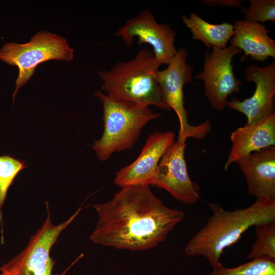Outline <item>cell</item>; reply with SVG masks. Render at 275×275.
<instances>
[{"label":"cell","mask_w":275,"mask_h":275,"mask_svg":"<svg viewBox=\"0 0 275 275\" xmlns=\"http://www.w3.org/2000/svg\"><path fill=\"white\" fill-rule=\"evenodd\" d=\"M74 57V50L64 37L50 32L41 31L25 43L8 42L0 49V60L16 66L18 75L12 95L15 97L35 72L37 66L46 61L58 60L70 62Z\"/></svg>","instance_id":"5"},{"label":"cell","mask_w":275,"mask_h":275,"mask_svg":"<svg viewBox=\"0 0 275 275\" xmlns=\"http://www.w3.org/2000/svg\"><path fill=\"white\" fill-rule=\"evenodd\" d=\"M93 207L98 220L91 240L132 251L149 250L163 242L184 217L181 210L165 206L148 185L122 187L109 201Z\"/></svg>","instance_id":"1"},{"label":"cell","mask_w":275,"mask_h":275,"mask_svg":"<svg viewBox=\"0 0 275 275\" xmlns=\"http://www.w3.org/2000/svg\"><path fill=\"white\" fill-rule=\"evenodd\" d=\"M249 8L241 9L244 15V20L262 23L266 21L275 22L274 0H250Z\"/></svg>","instance_id":"20"},{"label":"cell","mask_w":275,"mask_h":275,"mask_svg":"<svg viewBox=\"0 0 275 275\" xmlns=\"http://www.w3.org/2000/svg\"><path fill=\"white\" fill-rule=\"evenodd\" d=\"M175 138L174 133L171 131L156 132L149 135L137 158L116 172L115 184L120 187L152 185L158 164L175 142Z\"/></svg>","instance_id":"12"},{"label":"cell","mask_w":275,"mask_h":275,"mask_svg":"<svg viewBox=\"0 0 275 275\" xmlns=\"http://www.w3.org/2000/svg\"><path fill=\"white\" fill-rule=\"evenodd\" d=\"M26 168L25 162L9 155L0 156V210L7 191L17 174Z\"/></svg>","instance_id":"19"},{"label":"cell","mask_w":275,"mask_h":275,"mask_svg":"<svg viewBox=\"0 0 275 275\" xmlns=\"http://www.w3.org/2000/svg\"><path fill=\"white\" fill-rule=\"evenodd\" d=\"M209 275H275V260L260 258L233 268L224 267L219 262Z\"/></svg>","instance_id":"17"},{"label":"cell","mask_w":275,"mask_h":275,"mask_svg":"<svg viewBox=\"0 0 275 275\" xmlns=\"http://www.w3.org/2000/svg\"><path fill=\"white\" fill-rule=\"evenodd\" d=\"M115 36L120 37L128 46L132 45L135 37L138 38L139 45L150 44L160 65H168L177 52L174 44L176 32L167 24H159L148 10L127 20Z\"/></svg>","instance_id":"9"},{"label":"cell","mask_w":275,"mask_h":275,"mask_svg":"<svg viewBox=\"0 0 275 275\" xmlns=\"http://www.w3.org/2000/svg\"><path fill=\"white\" fill-rule=\"evenodd\" d=\"M234 34L230 40L231 46L243 50V61L250 56L253 60L264 62L271 57L275 59V41L263 24L244 20H234Z\"/></svg>","instance_id":"15"},{"label":"cell","mask_w":275,"mask_h":275,"mask_svg":"<svg viewBox=\"0 0 275 275\" xmlns=\"http://www.w3.org/2000/svg\"><path fill=\"white\" fill-rule=\"evenodd\" d=\"M182 20L190 31L192 38L201 41L208 48H225L235 33L234 25L230 22L210 23L195 13L183 15Z\"/></svg>","instance_id":"16"},{"label":"cell","mask_w":275,"mask_h":275,"mask_svg":"<svg viewBox=\"0 0 275 275\" xmlns=\"http://www.w3.org/2000/svg\"><path fill=\"white\" fill-rule=\"evenodd\" d=\"M47 216L42 227L30 238L26 246L18 255L0 267V275H65L80 259V256L60 274H53L56 261L50 256V251L61 233L81 210V205L67 221L58 225L51 221L48 204L46 203Z\"/></svg>","instance_id":"6"},{"label":"cell","mask_w":275,"mask_h":275,"mask_svg":"<svg viewBox=\"0 0 275 275\" xmlns=\"http://www.w3.org/2000/svg\"><path fill=\"white\" fill-rule=\"evenodd\" d=\"M245 78L254 82L256 87L253 95L240 101L234 97L226 106L246 117V124L258 122L274 113L275 62L263 67L251 64L245 70Z\"/></svg>","instance_id":"11"},{"label":"cell","mask_w":275,"mask_h":275,"mask_svg":"<svg viewBox=\"0 0 275 275\" xmlns=\"http://www.w3.org/2000/svg\"><path fill=\"white\" fill-rule=\"evenodd\" d=\"M232 146L224 164L227 171L238 160L249 154L275 145V113L252 124H246L232 132Z\"/></svg>","instance_id":"14"},{"label":"cell","mask_w":275,"mask_h":275,"mask_svg":"<svg viewBox=\"0 0 275 275\" xmlns=\"http://www.w3.org/2000/svg\"><path fill=\"white\" fill-rule=\"evenodd\" d=\"M160 66L152 51L141 49L133 59L117 63L109 70L100 71L101 89L115 100L169 111L157 80Z\"/></svg>","instance_id":"3"},{"label":"cell","mask_w":275,"mask_h":275,"mask_svg":"<svg viewBox=\"0 0 275 275\" xmlns=\"http://www.w3.org/2000/svg\"><path fill=\"white\" fill-rule=\"evenodd\" d=\"M94 96L103 105L104 130L92 146L101 161H106L115 152L130 149L143 128L161 116L148 106L113 100L100 90L94 92Z\"/></svg>","instance_id":"4"},{"label":"cell","mask_w":275,"mask_h":275,"mask_svg":"<svg viewBox=\"0 0 275 275\" xmlns=\"http://www.w3.org/2000/svg\"><path fill=\"white\" fill-rule=\"evenodd\" d=\"M212 215L205 226L189 240L187 256L205 257L213 267L224 250L236 243L249 228L275 221V201L257 199L244 209L224 210L218 203H208Z\"/></svg>","instance_id":"2"},{"label":"cell","mask_w":275,"mask_h":275,"mask_svg":"<svg viewBox=\"0 0 275 275\" xmlns=\"http://www.w3.org/2000/svg\"><path fill=\"white\" fill-rule=\"evenodd\" d=\"M187 54L186 48H179L168 67L157 72V80L164 101L175 111L179 120V143H185L188 138L202 139L211 130V124L208 120L196 126L188 123L184 107L183 87L192 82L194 68L187 63Z\"/></svg>","instance_id":"7"},{"label":"cell","mask_w":275,"mask_h":275,"mask_svg":"<svg viewBox=\"0 0 275 275\" xmlns=\"http://www.w3.org/2000/svg\"><path fill=\"white\" fill-rule=\"evenodd\" d=\"M241 52L230 46L205 53L203 70L195 77L203 80L205 96L215 110H224L228 96L240 91L242 81L235 77L232 62Z\"/></svg>","instance_id":"8"},{"label":"cell","mask_w":275,"mask_h":275,"mask_svg":"<svg viewBox=\"0 0 275 275\" xmlns=\"http://www.w3.org/2000/svg\"><path fill=\"white\" fill-rule=\"evenodd\" d=\"M257 199L275 201V145L253 152L235 162Z\"/></svg>","instance_id":"13"},{"label":"cell","mask_w":275,"mask_h":275,"mask_svg":"<svg viewBox=\"0 0 275 275\" xmlns=\"http://www.w3.org/2000/svg\"><path fill=\"white\" fill-rule=\"evenodd\" d=\"M255 226L257 239L247 257L252 260L260 258L275 260V221Z\"/></svg>","instance_id":"18"},{"label":"cell","mask_w":275,"mask_h":275,"mask_svg":"<svg viewBox=\"0 0 275 275\" xmlns=\"http://www.w3.org/2000/svg\"><path fill=\"white\" fill-rule=\"evenodd\" d=\"M200 2L209 6H223L230 7H241L243 1L241 0H200Z\"/></svg>","instance_id":"21"},{"label":"cell","mask_w":275,"mask_h":275,"mask_svg":"<svg viewBox=\"0 0 275 275\" xmlns=\"http://www.w3.org/2000/svg\"><path fill=\"white\" fill-rule=\"evenodd\" d=\"M185 143L175 142L161 157L152 185L168 191L175 199L188 205L200 199V187L190 179L184 158Z\"/></svg>","instance_id":"10"}]
</instances>
